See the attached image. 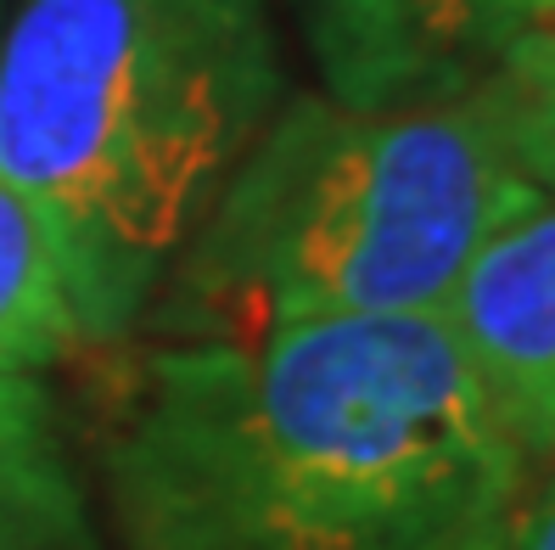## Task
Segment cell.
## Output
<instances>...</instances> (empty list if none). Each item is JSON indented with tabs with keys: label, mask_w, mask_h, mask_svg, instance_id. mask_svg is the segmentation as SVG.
I'll use <instances>...</instances> for the list:
<instances>
[{
	"label": "cell",
	"mask_w": 555,
	"mask_h": 550,
	"mask_svg": "<svg viewBox=\"0 0 555 550\" xmlns=\"http://www.w3.org/2000/svg\"><path fill=\"white\" fill-rule=\"evenodd\" d=\"M511 550H555V495H550L544 511L533 516V528L521 534V539H511Z\"/></svg>",
	"instance_id": "cell-9"
},
{
	"label": "cell",
	"mask_w": 555,
	"mask_h": 550,
	"mask_svg": "<svg viewBox=\"0 0 555 550\" xmlns=\"http://www.w3.org/2000/svg\"><path fill=\"white\" fill-rule=\"evenodd\" d=\"M443 315L528 477L555 495V203L539 197L488 236Z\"/></svg>",
	"instance_id": "cell-4"
},
{
	"label": "cell",
	"mask_w": 555,
	"mask_h": 550,
	"mask_svg": "<svg viewBox=\"0 0 555 550\" xmlns=\"http://www.w3.org/2000/svg\"><path fill=\"white\" fill-rule=\"evenodd\" d=\"M516 175L555 197V12L516 23L477 79Z\"/></svg>",
	"instance_id": "cell-8"
},
{
	"label": "cell",
	"mask_w": 555,
	"mask_h": 550,
	"mask_svg": "<svg viewBox=\"0 0 555 550\" xmlns=\"http://www.w3.org/2000/svg\"><path fill=\"white\" fill-rule=\"evenodd\" d=\"M494 7V17L505 23V35L516 23H528V17H539V12H555V0H488Z\"/></svg>",
	"instance_id": "cell-10"
},
{
	"label": "cell",
	"mask_w": 555,
	"mask_h": 550,
	"mask_svg": "<svg viewBox=\"0 0 555 550\" xmlns=\"http://www.w3.org/2000/svg\"><path fill=\"white\" fill-rule=\"evenodd\" d=\"M286 102L264 0H23L0 35V180L62 253L85 343L157 304Z\"/></svg>",
	"instance_id": "cell-2"
},
{
	"label": "cell",
	"mask_w": 555,
	"mask_h": 550,
	"mask_svg": "<svg viewBox=\"0 0 555 550\" xmlns=\"http://www.w3.org/2000/svg\"><path fill=\"white\" fill-rule=\"evenodd\" d=\"M85 343L62 253L23 191L0 180V376H35Z\"/></svg>",
	"instance_id": "cell-7"
},
{
	"label": "cell",
	"mask_w": 555,
	"mask_h": 550,
	"mask_svg": "<svg viewBox=\"0 0 555 550\" xmlns=\"http://www.w3.org/2000/svg\"><path fill=\"white\" fill-rule=\"evenodd\" d=\"M521 489L443 309L157 348L107 438L124 550H511Z\"/></svg>",
	"instance_id": "cell-1"
},
{
	"label": "cell",
	"mask_w": 555,
	"mask_h": 550,
	"mask_svg": "<svg viewBox=\"0 0 555 550\" xmlns=\"http://www.w3.org/2000/svg\"><path fill=\"white\" fill-rule=\"evenodd\" d=\"M325 102L393 113L472 90L505 23L488 0H292Z\"/></svg>",
	"instance_id": "cell-5"
},
{
	"label": "cell",
	"mask_w": 555,
	"mask_h": 550,
	"mask_svg": "<svg viewBox=\"0 0 555 550\" xmlns=\"http://www.w3.org/2000/svg\"><path fill=\"white\" fill-rule=\"evenodd\" d=\"M539 197L477 85L393 113L292 95L175 258L157 293L163 327L208 343L449 309L482 242Z\"/></svg>",
	"instance_id": "cell-3"
},
{
	"label": "cell",
	"mask_w": 555,
	"mask_h": 550,
	"mask_svg": "<svg viewBox=\"0 0 555 550\" xmlns=\"http://www.w3.org/2000/svg\"><path fill=\"white\" fill-rule=\"evenodd\" d=\"M0 550H102L85 483L35 376H0Z\"/></svg>",
	"instance_id": "cell-6"
}]
</instances>
